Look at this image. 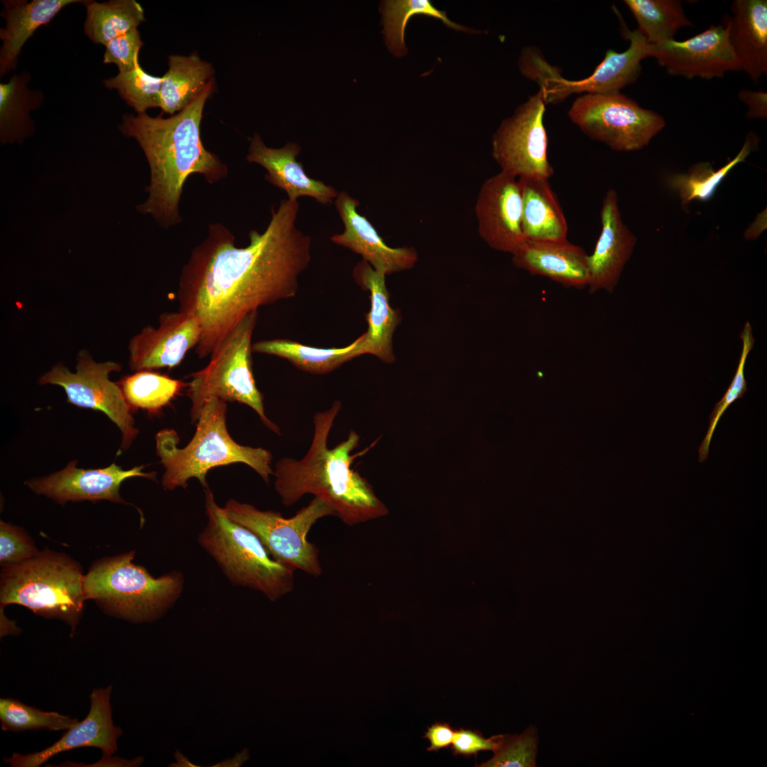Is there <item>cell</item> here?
<instances>
[{
	"label": "cell",
	"instance_id": "cell-16",
	"mask_svg": "<svg viewBox=\"0 0 767 767\" xmlns=\"http://www.w3.org/2000/svg\"><path fill=\"white\" fill-rule=\"evenodd\" d=\"M73 460L62 470L47 477L28 480L26 484L37 494H40L65 504L67 501L108 500L128 504L121 496V483L129 478L143 477L155 479L156 472H143L144 466L123 469L112 463L102 469L77 467Z\"/></svg>",
	"mask_w": 767,
	"mask_h": 767
},
{
	"label": "cell",
	"instance_id": "cell-36",
	"mask_svg": "<svg viewBox=\"0 0 767 767\" xmlns=\"http://www.w3.org/2000/svg\"><path fill=\"white\" fill-rule=\"evenodd\" d=\"M0 721L4 731L67 730L78 720L55 712H44L12 698H1Z\"/></svg>",
	"mask_w": 767,
	"mask_h": 767
},
{
	"label": "cell",
	"instance_id": "cell-15",
	"mask_svg": "<svg viewBox=\"0 0 767 767\" xmlns=\"http://www.w3.org/2000/svg\"><path fill=\"white\" fill-rule=\"evenodd\" d=\"M614 11L620 19L623 36L630 42L629 47L621 53L608 49L603 60L584 79L572 81L562 77L560 73L556 75L546 93L547 104L559 102L573 93H618L638 78L641 62L651 57L652 45L637 29L630 31L620 13L616 9Z\"/></svg>",
	"mask_w": 767,
	"mask_h": 767
},
{
	"label": "cell",
	"instance_id": "cell-25",
	"mask_svg": "<svg viewBox=\"0 0 767 767\" xmlns=\"http://www.w3.org/2000/svg\"><path fill=\"white\" fill-rule=\"evenodd\" d=\"M81 0H4L1 16L6 26L0 30L1 77L14 70L26 42L40 26L50 23L66 6Z\"/></svg>",
	"mask_w": 767,
	"mask_h": 767
},
{
	"label": "cell",
	"instance_id": "cell-27",
	"mask_svg": "<svg viewBox=\"0 0 767 767\" xmlns=\"http://www.w3.org/2000/svg\"><path fill=\"white\" fill-rule=\"evenodd\" d=\"M212 65L197 53L189 56L170 55L168 70L162 77L161 106L163 113L175 114L190 104L212 84Z\"/></svg>",
	"mask_w": 767,
	"mask_h": 767
},
{
	"label": "cell",
	"instance_id": "cell-4",
	"mask_svg": "<svg viewBox=\"0 0 767 767\" xmlns=\"http://www.w3.org/2000/svg\"><path fill=\"white\" fill-rule=\"evenodd\" d=\"M226 401L206 400L196 422V430L188 444L178 447L179 437L173 429H163L156 435V454L165 469L162 486L172 491L186 489L192 478L206 489L207 472L212 468L233 463H244L252 468L268 484L271 475V452L262 447L239 445L227 428Z\"/></svg>",
	"mask_w": 767,
	"mask_h": 767
},
{
	"label": "cell",
	"instance_id": "cell-7",
	"mask_svg": "<svg viewBox=\"0 0 767 767\" xmlns=\"http://www.w3.org/2000/svg\"><path fill=\"white\" fill-rule=\"evenodd\" d=\"M130 551L96 561L83 577L85 599L107 613L133 621L158 618L182 594L184 577L171 571L157 578L133 560Z\"/></svg>",
	"mask_w": 767,
	"mask_h": 767
},
{
	"label": "cell",
	"instance_id": "cell-6",
	"mask_svg": "<svg viewBox=\"0 0 767 767\" xmlns=\"http://www.w3.org/2000/svg\"><path fill=\"white\" fill-rule=\"evenodd\" d=\"M83 577L76 561L45 548L24 562L2 565L1 607L23 606L38 616L65 621L74 633L86 600Z\"/></svg>",
	"mask_w": 767,
	"mask_h": 767
},
{
	"label": "cell",
	"instance_id": "cell-40",
	"mask_svg": "<svg viewBox=\"0 0 767 767\" xmlns=\"http://www.w3.org/2000/svg\"><path fill=\"white\" fill-rule=\"evenodd\" d=\"M143 45L140 33L134 28L105 45L103 62L116 65L119 72L130 70L139 62L138 55Z\"/></svg>",
	"mask_w": 767,
	"mask_h": 767
},
{
	"label": "cell",
	"instance_id": "cell-9",
	"mask_svg": "<svg viewBox=\"0 0 767 767\" xmlns=\"http://www.w3.org/2000/svg\"><path fill=\"white\" fill-rule=\"evenodd\" d=\"M223 508L229 518L254 533L271 557L282 565L313 577L322 574L319 549L307 537L318 520L335 516L324 500L315 496L290 518L234 499L228 500Z\"/></svg>",
	"mask_w": 767,
	"mask_h": 767
},
{
	"label": "cell",
	"instance_id": "cell-5",
	"mask_svg": "<svg viewBox=\"0 0 767 767\" xmlns=\"http://www.w3.org/2000/svg\"><path fill=\"white\" fill-rule=\"evenodd\" d=\"M205 513L207 522L198 543L232 584L258 591L271 601L293 591L294 570L273 560L254 533L229 518L209 488Z\"/></svg>",
	"mask_w": 767,
	"mask_h": 767
},
{
	"label": "cell",
	"instance_id": "cell-31",
	"mask_svg": "<svg viewBox=\"0 0 767 767\" xmlns=\"http://www.w3.org/2000/svg\"><path fill=\"white\" fill-rule=\"evenodd\" d=\"M757 143L756 135L749 134L738 154L719 170H714L709 162L695 163L686 174L670 175L668 186L677 192L684 205L695 200L707 201L727 174L737 164L745 161Z\"/></svg>",
	"mask_w": 767,
	"mask_h": 767
},
{
	"label": "cell",
	"instance_id": "cell-12",
	"mask_svg": "<svg viewBox=\"0 0 767 767\" xmlns=\"http://www.w3.org/2000/svg\"><path fill=\"white\" fill-rule=\"evenodd\" d=\"M546 102L538 90L502 121L493 135L492 155L501 171L517 178L549 179L553 168L548 156V139L543 118Z\"/></svg>",
	"mask_w": 767,
	"mask_h": 767
},
{
	"label": "cell",
	"instance_id": "cell-11",
	"mask_svg": "<svg viewBox=\"0 0 767 767\" xmlns=\"http://www.w3.org/2000/svg\"><path fill=\"white\" fill-rule=\"evenodd\" d=\"M76 361L75 373L59 362L43 374L38 383L60 386L71 404L105 413L121 431V452L128 450L138 433L134 410L119 384L109 378L111 372L120 371L121 365L111 361L97 362L85 349L78 352Z\"/></svg>",
	"mask_w": 767,
	"mask_h": 767
},
{
	"label": "cell",
	"instance_id": "cell-41",
	"mask_svg": "<svg viewBox=\"0 0 767 767\" xmlns=\"http://www.w3.org/2000/svg\"><path fill=\"white\" fill-rule=\"evenodd\" d=\"M499 738L500 735H496L486 739L477 731L461 728L455 732L451 750L455 756H464L477 755L481 751H494L499 745Z\"/></svg>",
	"mask_w": 767,
	"mask_h": 767
},
{
	"label": "cell",
	"instance_id": "cell-26",
	"mask_svg": "<svg viewBox=\"0 0 767 767\" xmlns=\"http://www.w3.org/2000/svg\"><path fill=\"white\" fill-rule=\"evenodd\" d=\"M522 200L521 228L526 240L567 239V223L548 178H518Z\"/></svg>",
	"mask_w": 767,
	"mask_h": 767
},
{
	"label": "cell",
	"instance_id": "cell-39",
	"mask_svg": "<svg viewBox=\"0 0 767 767\" xmlns=\"http://www.w3.org/2000/svg\"><path fill=\"white\" fill-rule=\"evenodd\" d=\"M40 551L32 538L21 528L0 522V562L1 565L17 564L36 556Z\"/></svg>",
	"mask_w": 767,
	"mask_h": 767
},
{
	"label": "cell",
	"instance_id": "cell-29",
	"mask_svg": "<svg viewBox=\"0 0 767 767\" xmlns=\"http://www.w3.org/2000/svg\"><path fill=\"white\" fill-rule=\"evenodd\" d=\"M359 336L342 348H317L290 339L261 340L252 344V351L275 355L289 361L299 369L313 374L330 373L361 354Z\"/></svg>",
	"mask_w": 767,
	"mask_h": 767
},
{
	"label": "cell",
	"instance_id": "cell-17",
	"mask_svg": "<svg viewBox=\"0 0 767 767\" xmlns=\"http://www.w3.org/2000/svg\"><path fill=\"white\" fill-rule=\"evenodd\" d=\"M158 320V327L146 326L130 339L128 349L131 370L173 368L197 345L201 327L192 315L178 310L162 313Z\"/></svg>",
	"mask_w": 767,
	"mask_h": 767
},
{
	"label": "cell",
	"instance_id": "cell-22",
	"mask_svg": "<svg viewBox=\"0 0 767 767\" xmlns=\"http://www.w3.org/2000/svg\"><path fill=\"white\" fill-rule=\"evenodd\" d=\"M512 255L514 266L531 274L546 277L567 288L587 287L589 255L567 239L526 240Z\"/></svg>",
	"mask_w": 767,
	"mask_h": 767
},
{
	"label": "cell",
	"instance_id": "cell-23",
	"mask_svg": "<svg viewBox=\"0 0 767 767\" xmlns=\"http://www.w3.org/2000/svg\"><path fill=\"white\" fill-rule=\"evenodd\" d=\"M352 274L357 284L369 292L371 300V308L366 316L368 329L361 335V354H372L384 362L393 363V336L401 317L389 303L386 275L363 259L355 266Z\"/></svg>",
	"mask_w": 767,
	"mask_h": 767
},
{
	"label": "cell",
	"instance_id": "cell-13",
	"mask_svg": "<svg viewBox=\"0 0 767 767\" xmlns=\"http://www.w3.org/2000/svg\"><path fill=\"white\" fill-rule=\"evenodd\" d=\"M651 57L670 75L692 79L722 77L739 71L729 40L728 23L711 25L685 40L675 39L652 45Z\"/></svg>",
	"mask_w": 767,
	"mask_h": 767
},
{
	"label": "cell",
	"instance_id": "cell-38",
	"mask_svg": "<svg viewBox=\"0 0 767 767\" xmlns=\"http://www.w3.org/2000/svg\"><path fill=\"white\" fill-rule=\"evenodd\" d=\"M538 742L537 731L532 726L519 735H500L494 756L479 766L535 767Z\"/></svg>",
	"mask_w": 767,
	"mask_h": 767
},
{
	"label": "cell",
	"instance_id": "cell-14",
	"mask_svg": "<svg viewBox=\"0 0 767 767\" xmlns=\"http://www.w3.org/2000/svg\"><path fill=\"white\" fill-rule=\"evenodd\" d=\"M522 200L517 178L500 171L482 185L475 214L480 236L492 249L514 254L526 241L521 228Z\"/></svg>",
	"mask_w": 767,
	"mask_h": 767
},
{
	"label": "cell",
	"instance_id": "cell-33",
	"mask_svg": "<svg viewBox=\"0 0 767 767\" xmlns=\"http://www.w3.org/2000/svg\"><path fill=\"white\" fill-rule=\"evenodd\" d=\"M133 410L156 413L169 404L187 384L152 370L136 371L118 382Z\"/></svg>",
	"mask_w": 767,
	"mask_h": 767
},
{
	"label": "cell",
	"instance_id": "cell-32",
	"mask_svg": "<svg viewBox=\"0 0 767 767\" xmlns=\"http://www.w3.org/2000/svg\"><path fill=\"white\" fill-rule=\"evenodd\" d=\"M638 23V31L651 45L674 39L680 28L692 24L680 1L624 0Z\"/></svg>",
	"mask_w": 767,
	"mask_h": 767
},
{
	"label": "cell",
	"instance_id": "cell-18",
	"mask_svg": "<svg viewBox=\"0 0 767 767\" xmlns=\"http://www.w3.org/2000/svg\"><path fill=\"white\" fill-rule=\"evenodd\" d=\"M111 692V685L93 690L87 716L66 730L53 745L33 754L14 753L4 762L13 767H38L56 754L80 747L98 748L104 758L111 756L117 750V739L122 733L113 723Z\"/></svg>",
	"mask_w": 767,
	"mask_h": 767
},
{
	"label": "cell",
	"instance_id": "cell-10",
	"mask_svg": "<svg viewBox=\"0 0 767 767\" xmlns=\"http://www.w3.org/2000/svg\"><path fill=\"white\" fill-rule=\"evenodd\" d=\"M568 116L591 139L624 152L643 149L665 126L661 115L620 92L584 94Z\"/></svg>",
	"mask_w": 767,
	"mask_h": 767
},
{
	"label": "cell",
	"instance_id": "cell-19",
	"mask_svg": "<svg viewBox=\"0 0 767 767\" xmlns=\"http://www.w3.org/2000/svg\"><path fill=\"white\" fill-rule=\"evenodd\" d=\"M602 229L594 251L588 256L590 293L603 290L612 293L633 254L637 239L624 223L617 192L609 189L601 207Z\"/></svg>",
	"mask_w": 767,
	"mask_h": 767
},
{
	"label": "cell",
	"instance_id": "cell-24",
	"mask_svg": "<svg viewBox=\"0 0 767 767\" xmlns=\"http://www.w3.org/2000/svg\"><path fill=\"white\" fill-rule=\"evenodd\" d=\"M727 20L739 71L758 82L767 73V1L736 0Z\"/></svg>",
	"mask_w": 767,
	"mask_h": 767
},
{
	"label": "cell",
	"instance_id": "cell-20",
	"mask_svg": "<svg viewBox=\"0 0 767 767\" xmlns=\"http://www.w3.org/2000/svg\"><path fill=\"white\" fill-rule=\"evenodd\" d=\"M334 205L344 230L332 235V242L361 255L374 270L386 276L410 269L415 265L418 260L415 249L388 246L370 222L358 212L357 200L342 191Z\"/></svg>",
	"mask_w": 767,
	"mask_h": 767
},
{
	"label": "cell",
	"instance_id": "cell-2",
	"mask_svg": "<svg viewBox=\"0 0 767 767\" xmlns=\"http://www.w3.org/2000/svg\"><path fill=\"white\" fill-rule=\"evenodd\" d=\"M214 84L182 111L168 118L146 113L125 114L118 126L126 137L136 139L151 170L147 200L137 207L158 224L169 228L181 222L179 202L187 178L194 173L212 184L227 177V165L207 151L200 136V123Z\"/></svg>",
	"mask_w": 767,
	"mask_h": 767
},
{
	"label": "cell",
	"instance_id": "cell-30",
	"mask_svg": "<svg viewBox=\"0 0 767 767\" xmlns=\"http://www.w3.org/2000/svg\"><path fill=\"white\" fill-rule=\"evenodd\" d=\"M84 32L96 44L104 46L146 21L144 11L135 0L85 1Z\"/></svg>",
	"mask_w": 767,
	"mask_h": 767
},
{
	"label": "cell",
	"instance_id": "cell-28",
	"mask_svg": "<svg viewBox=\"0 0 767 767\" xmlns=\"http://www.w3.org/2000/svg\"><path fill=\"white\" fill-rule=\"evenodd\" d=\"M31 79L27 72L13 75L0 84V139L2 144L22 143L34 132L30 111L43 101L39 91L28 87Z\"/></svg>",
	"mask_w": 767,
	"mask_h": 767
},
{
	"label": "cell",
	"instance_id": "cell-42",
	"mask_svg": "<svg viewBox=\"0 0 767 767\" xmlns=\"http://www.w3.org/2000/svg\"><path fill=\"white\" fill-rule=\"evenodd\" d=\"M455 732L447 723L436 722L432 724L428 727L423 736L430 741L427 751H437L451 746Z\"/></svg>",
	"mask_w": 767,
	"mask_h": 767
},
{
	"label": "cell",
	"instance_id": "cell-3",
	"mask_svg": "<svg viewBox=\"0 0 767 767\" xmlns=\"http://www.w3.org/2000/svg\"><path fill=\"white\" fill-rule=\"evenodd\" d=\"M342 403L317 413L310 447L300 459L283 457L275 464L274 488L285 506L296 504L304 495L313 494L327 502L344 524L353 526L388 513L372 486L352 468L356 457L352 452L360 436L351 430L345 440L330 448L327 441Z\"/></svg>",
	"mask_w": 767,
	"mask_h": 767
},
{
	"label": "cell",
	"instance_id": "cell-8",
	"mask_svg": "<svg viewBox=\"0 0 767 767\" xmlns=\"http://www.w3.org/2000/svg\"><path fill=\"white\" fill-rule=\"evenodd\" d=\"M257 316L255 311L241 320L212 353L209 364L190 375L187 396L191 401L192 423L197 422L206 400L217 398L249 406L265 426L281 433L265 413L263 396L254 377L251 337Z\"/></svg>",
	"mask_w": 767,
	"mask_h": 767
},
{
	"label": "cell",
	"instance_id": "cell-37",
	"mask_svg": "<svg viewBox=\"0 0 767 767\" xmlns=\"http://www.w3.org/2000/svg\"><path fill=\"white\" fill-rule=\"evenodd\" d=\"M740 338L742 341V350L738 367L729 388L720 401L717 403L710 414L707 432L698 450L699 462H703L707 459L713 434L719 420L724 412L734 401L741 398L748 390L744 376V367L748 355L754 348L755 343L752 327L749 322L745 323L740 334Z\"/></svg>",
	"mask_w": 767,
	"mask_h": 767
},
{
	"label": "cell",
	"instance_id": "cell-43",
	"mask_svg": "<svg viewBox=\"0 0 767 767\" xmlns=\"http://www.w3.org/2000/svg\"><path fill=\"white\" fill-rule=\"evenodd\" d=\"M739 99L749 108L748 119L767 118V93L762 91L742 89L739 93Z\"/></svg>",
	"mask_w": 767,
	"mask_h": 767
},
{
	"label": "cell",
	"instance_id": "cell-1",
	"mask_svg": "<svg viewBox=\"0 0 767 767\" xmlns=\"http://www.w3.org/2000/svg\"><path fill=\"white\" fill-rule=\"evenodd\" d=\"M298 210V200H282L265 231L249 232L246 247L236 246L223 224L209 225L182 269L177 293L179 310L200 322L199 358L211 355L248 314L295 296L311 259V239L295 224Z\"/></svg>",
	"mask_w": 767,
	"mask_h": 767
},
{
	"label": "cell",
	"instance_id": "cell-21",
	"mask_svg": "<svg viewBox=\"0 0 767 767\" xmlns=\"http://www.w3.org/2000/svg\"><path fill=\"white\" fill-rule=\"evenodd\" d=\"M300 150V146L293 142H288L281 148H269L259 134H254L246 159L249 163L263 166L267 170L265 180L283 190L288 200H297L300 197L308 196L320 204H332L339 192L307 175L303 164L296 161Z\"/></svg>",
	"mask_w": 767,
	"mask_h": 767
},
{
	"label": "cell",
	"instance_id": "cell-35",
	"mask_svg": "<svg viewBox=\"0 0 767 767\" xmlns=\"http://www.w3.org/2000/svg\"><path fill=\"white\" fill-rule=\"evenodd\" d=\"M162 77L146 72L139 62L130 70L119 72L104 80L105 87L116 89L126 104L138 114L150 108L160 107Z\"/></svg>",
	"mask_w": 767,
	"mask_h": 767
},
{
	"label": "cell",
	"instance_id": "cell-34",
	"mask_svg": "<svg viewBox=\"0 0 767 767\" xmlns=\"http://www.w3.org/2000/svg\"><path fill=\"white\" fill-rule=\"evenodd\" d=\"M381 12L384 26L386 43L389 50L400 57L406 54L405 28L409 18L418 14L433 16L441 20L447 26L457 31L468 29L451 21L445 11L438 10L428 0L385 1Z\"/></svg>",
	"mask_w": 767,
	"mask_h": 767
}]
</instances>
